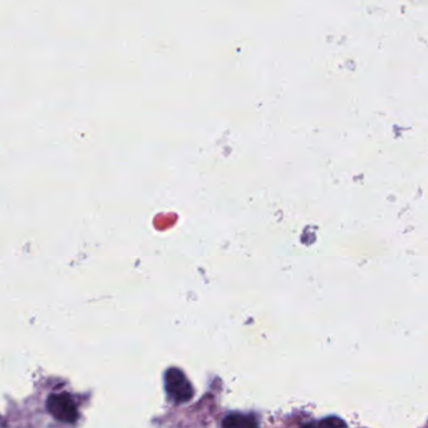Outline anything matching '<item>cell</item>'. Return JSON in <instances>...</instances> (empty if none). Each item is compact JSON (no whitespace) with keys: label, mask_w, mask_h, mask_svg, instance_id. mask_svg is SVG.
Instances as JSON below:
<instances>
[{"label":"cell","mask_w":428,"mask_h":428,"mask_svg":"<svg viewBox=\"0 0 428 428\" xmlns=\"http://www.w3.org/2000/svg\"><path fill=\"white\" fill-rule=\"evenodd\" d=\"M47 409L53 418L63 423H74L78 420L77 403L67 392L53 393L47 399Z\"/></svg>","instance_id":"cell-1"},{"label":"cell","mask_w":428,"mask_h":428,"mask_svg":"<svg viewBox=\"0 0 428 428\" xmlns=\"http://www.w3.org/2000/svg\"><path fill=\"white\" fill-rule=\"evenodd\" d=\"M223 426L225 427H253V426H256V422L253 417H249V415L232 413L225 418L223 421Z\"/></svg>","instance_id":"cell-3"},{"label":"cell","mask_w":428,"mask_h":428,"mask_svg":"<svg viewBox=\"0 0 428 428\" xmlns=\"http://www.w3.org/2000/svg\"><path fill=\"white\" fill-rule=\"evenodd\" d=\"M165 390L167 396L175 403L189 402L193 397V388L184 372L170 368L165 373Z\"/></svg>","instance_id":"cell-2"}]
</instances>
